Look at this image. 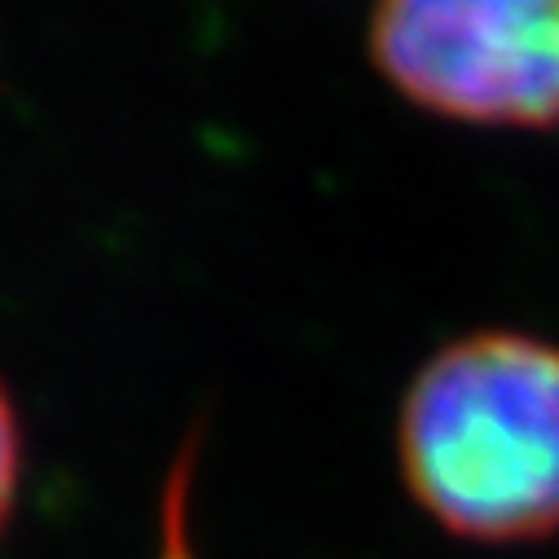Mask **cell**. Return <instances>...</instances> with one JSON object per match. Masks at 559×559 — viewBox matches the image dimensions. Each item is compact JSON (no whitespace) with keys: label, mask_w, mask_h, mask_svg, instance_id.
<instances>
[{"label":"cell","mask_w":559,"mask_h":559,"mask_svg":"<svg viewBox=\"0 0 559 559\" xmlns=\"http://www.w3.org/2000/svg\"><path fill=\"white\" fill-rule=\"evenodd\" d=\"M405 493L476 546L559 533V344L476 331L432 353L396 414Z\"/></svg>","instance_id":"6da1fadb"},{"label":"cell","mask_w":559,"mask_h":559,"mask_svg":"<svg viewBox=\"0 0 559 559\" xmlns=\"http://www.w3.org/2000/svg\"><path fill=\"white\" fill-rule=\"evenodd\" d=\"M370 62L432 115L550 128L559 123V0H374Z\"/></svg>","instance_id":"7a4b0ae2"},{"label":"cell","mask_w":559,"mask_h":559,"mask_svg":"<svg viewBox=\"0 0 559 559\" xmlns=\"http://www.w3.org/2000/svg\"><path fill=\"white\" fill-rule=\"evenodd\" d=\"M19 480H23V432H19V414L0 388V533H5L14 502H19Z\"/></svg>","instance_id":"3957f363"}]
</instances>
